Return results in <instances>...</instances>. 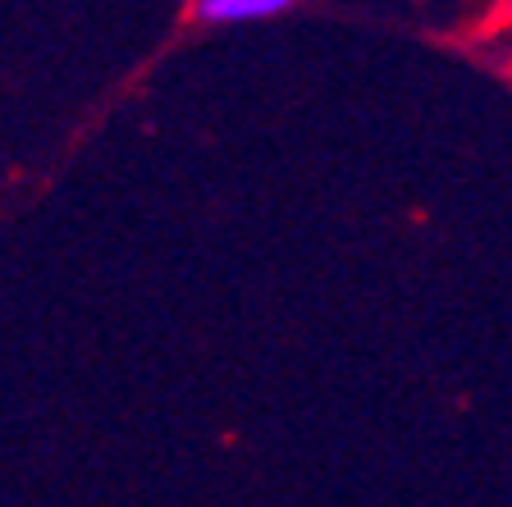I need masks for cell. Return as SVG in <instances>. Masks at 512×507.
<instances>
[{
  "label": "cell",
  "instance_id": "obj_1",
  "mask_svg": "<svg viewBox=\"0 0 512 507\" xmlns=\"http://www.w3.org/2000/svg\"><path fill=\"white\" fill-rule=\"evenodd\" d=\"M298 0H192V19L224 28V23H256V19H275L288 14Z\"/></svg>",
  "mask_w": 512,
  "mask_h": 507
}]
</instances>
